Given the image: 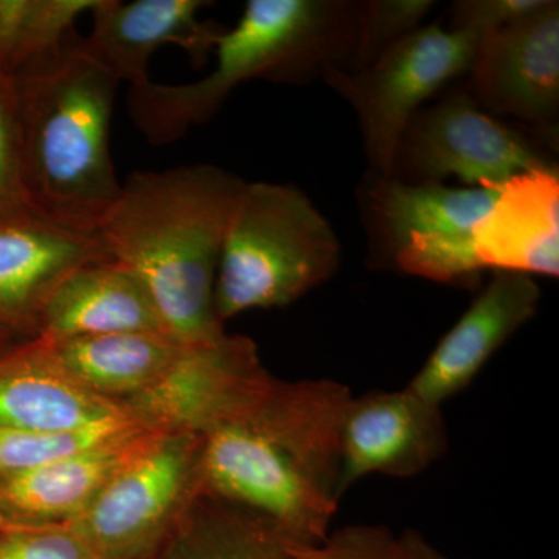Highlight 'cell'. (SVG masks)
<instances>
[{
  "instance_id": "cell-21",
  "label": "cell",
  "mask_w": 559,
  "mask_h": 559,
  "mask_svg": "<svg viewBox=\"0 0 559 559\" xmlns=\"http://www.w3.org/2000/svg\"><path fill=\"white\" fill-rule=\"evenodd\" d=\"M160 547V559H293L300 546L259 514L200 491Z\"/></svg>"
},
{
  "instance_id": "cell-3",
  "label": "cell",
  "mask_w": 559,
  "mask_h": 559,
  "mask_svg": "<svg viewBox=\"0 0 559 559\" xmlns=\"http://www.w3.org/2000/svg\"><path fill=\"white\" fill-rule=\"evenodd\" d=\"M11 79L31 204L97 230L121 189L109 146L119 80L75 35Z\"/></svg>"
},
{
  "instance_id": "cell-29",
  "label": "cell",
  "mask_w": 559,
  "mask_h": 559,
  "mask_svg": "<svg viewBox=\"0 0 559 559\" xmlns=\"http://www.w3.org/2000/svg\"><path fill=\"white\" fill-rule=\"evenodd\" d=\"M385 559H450L423 538L418 532L395 536Z\"/></svg>"
},
{
  "instance_id": "cell-28",
  "label": "cell",
  "mask_w": 559,
  "mask_h": 559,
  "mask_svg": "<svg viewBox=\"0 0 559 559\" xmlns=\"http://www.w3.org/2000/svg\"><path fill=\"white\" fill-rule=\"evenodd\" d=\"M547 0H460L451 7V31L484 36L509 27L546 5Z\"/></svg>"
},
{
  "instance_id": "cell-17",
  "label": "cell",
  "mask_w": 559,
  "mask_h": 559,
  "mask_svg": "<svg viewBox=\"0 0 559 559\" xmlns=\"http://www.w3.org/2000/svg\"><path fill=\"white\" fill-rule=\"evenodd\" d=\"M131 331L168 333L138 275L106 259L80 267L58 286L40 314L36 337L61 341Z\"/></svg>"
},
{
  "instance_id": "cell-19",
  "label": "cell",
  "mask_w": 559,
  "mask_h": 559,
  "mask_svg": "<svg viewBox=\"0 0 559 559\" xmlns=\"http://www.w3.org/2000/svg\"><path fill=\"white\" fill-rule=\"evenodd\" d=\"M156 430L140 428L49 465L5 477L2 496L38 525L75 520L103 487L134 459Z\"/></svg>"
},
{
  "instance_id": "cell-11",
  "label": "cell",
  "mask_w": 559,
  "mask_h": 559,
  "mask_svg": "<svg viewBox=\"0 0 559 559\" xmlns=\"http://www.w3.org/2000/svg\"><path fill=\"white\" fill-rule=\"evenodd\" d=\"M450 447L439 404L409 389L352 396L341 430L340 498L370 474L409 479Z\"/></svg>"
},
{
  "instance_id": "cell-27",
  "label": "cell",
  "mask_w": 559,
  "mask_h": 559,
  "mask_svg": "<svg viewBox=\"0 0 559 559\" xmlns=\"http://www.w3.org/2000/svg\"><path fill=\"white\" fill-rule=\"evenodd\" d=\"M395 535L380 525H348L316 546L297 547L293 559H385Z\"/></svg>"
},
{
  "instance_id": "cell-22",
  "label": "cell",
  "mask_w": 559,
  "mask_h": 559,
  "mask_svg": "<svg viewBox=\"0 0 559 559\" xmlns=\"http://www.w3.org/2000/svg\"><path fill=\"white\" fill-rule=\"evenodd\" d=\"M98 0H0V69L9 76L53 53Z\"/></svg>"
},
{
  "instance_id": "cell-4",
  "label": "cell",
  "mask_w": 559,
  "mask_h": 559,
  "mask_svg": "<svg viewBox=\"0 0 559 559\" xmlns=\"http://www.w3.org/2000/svg\"><path fill=\"white\" fill-rule=\"evenodd\" d=\"M358 16L359 2L249 0L216 40L212 72L194 83L130 90L128 112L151 145H168L213 119L245 81L305 84L352 70Z\"/></svg>"
},
{
  "instance_id": "cell-10",
  "label": "cell",
  "mask_w": 559,
  "mask_h": 559,
  "mask_svg": "<svg viewBox=\"0 0 559 559\" xmlns=\"http://www.w3.org/2000/svg\"><path fill=\"white\" fill-rule=\"evenodd\" d=\"M465 90L492 117H511L558 143L559 3L480 36Z\"/></svg>"
},
{
  "instance_id": "cell-1",
  "label": "cell",
  "mask_w": 559,
  "mask_h": 559,
  "mask_svg": "<svg viewBox=\"0 0 559 559\" xmlns=\"http://www.w3.org/2000/svg\"><path fill=\"white\" fill-rule=\"evenodd\" d=\"M352 392L278 381L202 433L201 491L259 514L296 546L330 535L340 507L341 430Z\"/></svg>"
},
{
  "instance_id": "cell-25",
  "label": "cell",
  "mask_w": 559,
  "mask_h": 559,
  "mask_svg": "<svg viewBox=\"0 0 559 559\" xmlns=\"http://www.w3.org/2000/svg\"><path fill=\"white\" fill-rule=\"evenodd\" d=\"M32 205L22 176L13 79L0 69V213Z\"/></svg>"
},
{
  "instance_id": "cell-18",
  "label": "cell",
  "mask_w": 559,
  "mask_h": 559,
  "mask_svg": "<svg viewBox=\"0 0 559 559\" xmlns=\"http://www.w3.org/2000/svg\"><path fill=\"white\" fill-rule=\"evenodd\" d=\"M130 414L62 373L36 337L0 370V428L70 432Z\"/></svg>"
},
{
  "instance_id": "cell-15",
  "label": "cell",
  "mask_w": 559,
  "mask_h": 559,
  "mask_svg": "<svg viewBox=\"0 0 559 559\" xmlns=\"http://www.w3.org/2000/svg\"><path fill=\"white\" fill-rule=\"evenodd\" d=\"M535 278L492 271L491 280L430 353L407 389L443 406L468 388L485 364L539 310Z\"/></svg>"
},
{
  "instance_id": "cell-13",
  "label": "cell",
  "mask_w": 559,
  "mask_h": 559,
  "mask_svg": "<svg viewBox=\"0 0 559 559\" xmlns=\"http://www.w3.org/2000/svg\"><path fill=\"white\" fill-rule=\"evenodd\" d=\"M207 5L204 0H98L83 46L119 83L138 90L150 83V60L162 47H179L194 66L207 62L224 32L201 20Z\"/></svg>"
},
{
  "instance_id": "cell-7",
  "label": "cell",
  "mask_w": 559,
  "mask_h": 559,
  "mask_svg": "<svg viewBox=\"0 0 559 559\" xmlns=\"http://www.w3.org/2000/svg\"><path fill=\"white\" fill-rule=\"evenodd\" d=\"M201 447L198 433H154L66 525L97 559L148 557L201 491Z\"/></svg>"
},
{
  "instance_id": "cell-26",
  "label": "cell",
  "mask_w": 559,
  "mask_h": 559,
  "mask_svg": "<svg viewBox=\"0 0 559 559\" xmlns=\"http://www.w3.org/2000/svg\"><path fill=\"white\" fill-rule=\"evenodd\" d=\"M0 559H97L66 524L38 525L0 540Z\"/></svg>"
},
{
  "instance_id": "cell-24",
  "label": "cell",
  "mask_w": 559,
  "mask_h": 559,
  "mask_svg": "<svg viewBox=\"0 0 559 559\" xmlns=\"http://www.w3.org/2000/svg\"><path fill=\"white\" fill-rule=\"evenodd\" d=\"M436 7L433 0L359 2L358 40L352 70L366 68L390 47L423 27V21Z\"/></svg>"
},
{
  "instance_id": "cell-12",
  "label": "cell",
  "mask_w": 559,
  "mask_h": 559,
  "mask_svg": "<svg viewBox=\"0 0 559 559\" xmlns=\"http://www.w3.org/2000/svg\"><path fill=\"white\" fill-rule=\"evenodd\" d=\"M110 259L97 230L25 207L0 213V322L38 336L40 314L80 267Z\"/></svg>"
},
{
  "instance_id": "cell-5",
  "label": "cell",
  "mask_w": 559,
  "mask_h": 559,
  "mask_svg": "<svg viewBox=\"0 0 559 559\" xmlns=\"http://www.w3.org/2000/svg\"><path fill=\"white\" fill-rule=\"evenodd\" d=\"M342 248L330 221L296 186L246 182L216 274L219 322L283 308L340 271Z\"/></svg>"
},
{
  "instance_id": "cell-14",
  "label": "cell",
  "mask_w": 559,
  "mask_h": 559,
  "mask_svg": "<svg viewBox=\"0 0 559 559\" xmlns=\"http://www.w3.org/2000/svg\"><path fill=\"white\" fill-rule=\"evenodd\" d=\"M500 190L407 183L369 173L360 183L358 204L371 263L392 267L399 252L414 242L474 235Z\"/></svg>"
},
{
  "instance_id": "cell-8",
  "label": "cell",
  "mask_w": 559,
  "mask_h": 559,
  "mask_svg": "<svg viewBox=\"0 0 559 559\" xmlns=\"http://www.w3.org/2000/svg\"><path fill=\"white\" fill-rule=\"evenodd\" d=\"M555 168L557 162L540 140L496 119L465 87H457L412 117L389 176L407 183L455 178L469 189H489Z\"/></svg>"
},
{
  "instance_id": "cell-20",
  "label": "cell",
  "mask_w": 559,
  "mask_h": 559,
  "mask_svg": "<svg viewBox=\"0 0 559 559\" xmlns=\"http://www.w3.org/2000/svg\"><path fill=\"white\" fill-rule=\"evenodd\" d=\"M38 340L62 373L117 403L160 380L187 347L171 334L156 331Z\"/></svg>"
},
{
  "instance_id": "cell-9",
  "label": "cell",
  "mask_w": 559,
  "mask_h": 559,
  "mask_svg": "<svg viewBox=\"0 0 559 559\" xmlns=\"http://www.w3.org/2000/svg\"><path fill=\"white\" fill-rule=\"evenodd\" d=\"M271 380L255 342L224 333L187 345L160 380L120 404L143 428L202 436L249 406Z\"/></svg>"
},
{
  "instance_id": "cell-6",
  "label": "cell",
  "mask_w": 559,
  "mask_h": 559,
  "mask_svg": "<svg viewBox=\"0 0 559 559\" xmlns=\"http://www.w3.org/2000/svg\"><path fill=\"white\" fill-rule=\"evenodd\" d=\"M480 36L423 25L359 70H333L323 81L358 116L373 175L389 176L412 117L452 80L468 75Z\"/></svg>"
},
{
  "instance_id": "cell-16",
  "label": "cell",
  "mask_w": 559,
  "mask_h": 559,
  "mask_svg": "<svg viewBox=\"0 0 559 559\" xmlns=\"http://www.w3.org/2000/svg\"><path fill=\"white\" fill-rule=\"evenodd\" d=\"M484 271L533 277L559 275V170L525 173L509 180L474 229Z\"/></svg>"
},
{
  "instance_id": "cell-2",
  "label": "cell",
  "mask_w": 559,
  "mask_h": 559,
  "mask_svg": "<svg viewBox=\"0 0 559 559\" xmlns=\"http://www.w3.org/2000/svg\"><path fill=\"white\" fill-rule=\"evenodd\" d=\"M246 180L216 165L135 171L97 224L106 253L148 289L165 329L183 345L218 340L215 283Z\"/></svg>"
},
{
  "instance_id": "cell-23",
  "label": "cell",
  "mask_w": 559,
  "mask_h": 559,
  "mask_svg": "<svg viewBox=\"0 0 559 559\" xmlns=\"http://www.w3.org/2000/svg\"><path fill=\"white\" fill-rule=\"evenodd\" d=\"M131 414L70 432L0 428V476L9 477L91 450L140 428Z\"/></svg>"
}]
</instances>
